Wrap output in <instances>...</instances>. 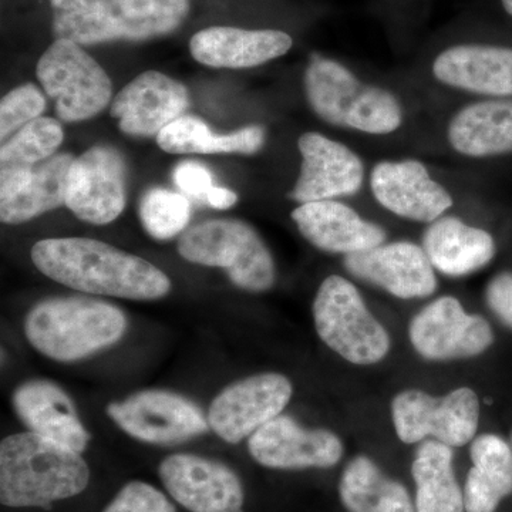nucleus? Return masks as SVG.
<instances>
[{"label":"nucleus","mask_w":512,"mask_h":512,"mask_svg":"<svg viewBox=\"0 0 512 512\" xmlns=\"http://www.w3.org/2000/svg\"><path fill=\"white\" fill-rule=\"evenodd\" d=\"M30 256L47 278L90 295L156 301L171 291L170 278L156 265L97 239H42Z\"/></svg>","instance_id":"nucleus-1"},{"label":"nucleus","mask_w":512,"mask_h":512,"mask_svg":"<svg viewBox=\"0 0 512 512\" xmlns=\"http://www.w3.org/2000/svg\"><path fill=\"white\" fill-rule=\"evenodd\" d=\"M90 470L82 454L39 434L18 433L0 443V503L49 508L86 490Z\"/></svg>","instance_id":"nucleus-2"},{"label":"nucleus","mask_w":512,"mask_h":512,"mask_svg":"<svg viewBox=\"0 0 512 512\" xmlns=\"http://www.w3.org/2000/svg\"><path fill=\"white\" fill-rule=\"evenodd\" d=\"M55 39L80 46L154 39L180 29L191 0H49Z\"/></svg>","instance_id":"nucleus-3"},{"label":"nucleus","mask_w":512,"mask_h":512,"mask_svg":"<svg viewBox=\"0 0 512 512\" xmlns=\"http://www.w3.org/2000/svg\"><path fill=\"white\" fill-rule=\"evenodd\" d=\"M127 318L113 303L86 296L50 298L26 316L25 335L40 355L70 363L116 345Z\"/></svg>","instance_id":"nucleus-4"},{"label":"nucleus","mask_w":512,"mask_h":512,"mask_svg":"<svg viewBox=\"0 0 512 512\" xmlns=\"http://www.w3.org/2000/svg\"><path fill=\"white\" fill-rule=\"evenodd\" d=\"M303 84L313 113L330 126L373 136L392 134L402 126L399 99L389 90L363 83L338 60L313 53Z\"/></svg>","instance_id":"nucleus-5"},{"label":"nucleus","mask_w":512,"mask_h":512,"mask_svg":"<svg viewBox=\"0 0 512 512\" xmlns=\"http://www.w3.org/2000/svg\"><path fill=\"white\" fill-rule=\"evenodd\" d=\"M178 254L191 264L225 269L232 284L248 292H265L275 284L274 258L251 225L241 220H211L185 231Z\"/></svg>","instance_id":"nucleus-6"},{"label":"nucleus","mask_w":512,"mask_h":512,"mask_svg":"<svg viewBox=\"0 0 512 512\" xmlns=\"http://www.w3.org/2000/svg\"><path fill=\"white\" fill-rule=\"evenodd\" d=\"M312 311L322 342L353 365H375L389 353V333L343 276L330 275L322 282Z\"/></svg>","instance_id":"nucleus-7"},{"label":"nucleus","mask_w":512,"mask_h":512,"mask_svg":"<svg viewBox=\"0 0 512 512\" xmlns=\"http://www.w3.org/2000/svg\"><path fill=\"white\" fill-rule=\"evenodd\" d=\"M36 76L47 96L55 101L57 117L63 123L92 119L111 101L110 77L72 40L55 39L40 57Z\"/></svg>","instance_id":"nucleus-8"},{"label":"nucleus","mask_w":512,"mask_h":512,"mask_svg":"<svg viewBox=\"0 0 512 512\" xmlns=\"http://www.w3.org/2000/svg\"><path fill=\"white\" fill-rule=\"evenodd\" d=\"M394 429L403 443L413 444L427 437L450 447H463L476 437L480 402L468 387L443 397L410 389L397 394L392 403Z\"/></svg>","instance_id":"nucleus-9"},{"label":"nucleus","mask_w":512,"mask_h":512,"mask_svg":"<svg viewBox=\"0 0 512 512\" xmlns=\"http://www.w3.org/2000/svg\"><path fill=\"white\" fill-rule=\"evenodd\" d=\"M107 414L128 436L157 446L183 443L210 429L197 404L168 390H141L110 403Z\"/></svg>","instance_id":"nucleus-10"},{"label":"nucleus","mask_w":512,"mask_h":512,"mask_svg":"<svg viewBox=\"0 0 512 512\" xmlns=\"http://www.w3.org/2000/svg\"><path fill=\"white\" fill-rule=\"evenodd\" d=\"M292 394L291 380L281 373L245 377L229 384L212 400L208 412L210 427L227 443H241L281 416Z\"/></svg>","instance_id":"nucleus-11"},{"label":"nucleus","mask_w":512,"mask_h":512,"mask_svg":"<svg viewBox=\"0 0 512 512\" xmlns=\"http://www.w3.org/2000/svg\"><path fill=\"white\" fill-rule=\"evenodd\" d=\"M127 202V164L120 151L94 146L74 158L67 177L66 207L79 220L107 225Z\"/></svg>","instance_id":"nucleus-12"},{"label":"nucleus","mask_w":512,"mask_h":512,"mask_svg":"<svg viewBox=\"0 0 512 512\" xmlns=\"http://www.w3.org/2000/svg\"><path fill=\"white\" fill-rule=\"evenodd\" d=\"M409 336L416 352L434 362L478 356L494 343L490 323L464 311L454 296H443L421 309L410 323Z\"/></svg>","instance_id":"nucleus-13"},{"label":"nucleus","mask_w":512,"mask_h":512,"mask_svg":"<svg viewBox=\"0 0 512 512\" xmlns=\"http://www.w3.org/2000/svg\"><path fill=\"white\" fill-rule=\"evenodd\" d=\"M158 476L168 494L191 512H242L244 487L235 471L195 454L164 458Z\"/></svg>","instance_id":"nucleus-14"},{"label":"nucleus","mask_w":512,"mask_h":512,"mask_svg":"<svg viewBox=\"0 0 512 512\" xmlns=\"http://www.w3.org/2000/svg\"><path fill=\"white\" fill-rule=\"evenodd\" d=\"M301 171L289 197L299 204L352 197L362 188L365 165L345 144L323 134H302L298 140Z\"/></svg>","instance_id":"nucleus-15"},{"label":"nucleus","mask_w":512,"mask_h":512,"mask_svg":"<svg viewBox=\"0 0 512 512\" xmlns=\"http://www.w3.org/2000/svg\"><path fill=\"white\" fill-rule=\"evenodd\" d=\"M256 463L274 470L330 468L343 456L342 440L326 429H306L291 416L275 417L248 441Z\"/></svg>","instance_id":"nucleus-16"},{"label":"nucleus","mask_w":512,"mask_h":512,"mask_svg":"<svg viewBox=\"0 0 512 512\" xmlns=\"http://www.w3.org/2000/svg\"><path fill=\"white\" fill-rule=\"evenodd\" d=\"M376 201L404 220L431 224L453 207V197L419 160L382 161L373 168Z\"/></svg>","instance_id":"nucleus-17"},{"label":"nucleus","mask_w":512,"mask_h":512,"mask_svg":"<svg viewBox=\"0 0 512 512\" xmlns=\"http://www.w3.org/2000/svg\"><path fill=\"white\" fill-rule=\"evenodd\" d=\"M345 268L360 281L400 299L426 298L437 289L430 259L413 242L397 241L346 255Z\"/></svg>","instance_id":"nucleus-18"},{"label":"nucleus","mask_w":512,"mask_h":512,"mask_svg":"<svg viewBox=\"0 0 512 512\" xmlns=\"http://www.w3.org/2000/svg\"><path fill=\"white\" fill-rule=\"evenodd\" d=\"M190 96L187 87L167 74L148 70L138 74L111 101L110 113L124 134L157 137L168 124L183 117Z\"/></svg>","instance_id":"nucleus-19"},{"label":"nucleus","mask_w":512,"mask_h":512,"mask_svg":"<svg viewBox=\"0 0 512 512\" xmlns=\"http://www.w3.org/2000/svg\"><path fill=\"white\" fill-rule=\"evenodd\" d=\"M72 154H55L35 167L0 168V220L19 225L66 205Z\"/></svg>","instance_id":"nucleus-20"},{"label":"nucleus","mask_w":512,"mask_h":512,"mask_svg":"<svg viewBox=\"0 0 512 512\" xmlns=\"http://www.w3.org/2000/svg\"><path fill=\"white\" fill-rule=\"evenodd\" d=\"M431 73L437 82L463 92L507 99L512 97V47L461 42L434 57Z\"/></svg>","instance_id":"nucleus-21"},{"label":"nucleus","mask_w":512,"mask_h":512,"mask_svg":"<svg viewBox=\"0 0 512 512\" xmlns=\"http://www.w3.org/2000/svg\"><path fill=\"white\" fill-rule=\"evenodd\" d=\"M291 217L306 241L330 254H357L386 241L383 228L340 201L306 202L295 208Z\"/></svg>","instance_id":"nucleus-22"},{"label":"nucleus","mask_w":512,"mask_h":512,"mask_svg":"<svg viewBox=\"0 0 512 512\" xmlns=\"http://www.w3.org/2000/svg\"><path fill=\"white\" fill-rule=\"evenodd\" d=\"M292 47V36L279 29L212 26L190 40L192 57L214 69H252L285 56Z\"/></svg>","instance_id":"nucleus-23"},{"label":"nucleus","mask_w":512,"mask_h":512,"mask_svg":"<svg viewBox=\"0 0 512 512\" xmlns=\"http://www.w3.org/2000/svg\"><path fill=\"white\" fill-rule=\"evenodd\" d=\"M13 407L32 433L39 434L82 454L90 434L83 426L76 406L62 387L45 379H32L16 387Z\"/></svg>","instance_id":"nucleus-24"},{"label":"nucleus","mask_w":512,"mask_h":512,"mask_svg":"<svg viewBox=\"0 0 512 512\" xmlns=\"http://www.w3.org/2000/svg\"><path fill=\"white\" fill-rule=\"evenodd\" d=\"M423 249L434 269L453 278L480 271L495 256L491 234L451 215L429 224L423 235Z\"/></svg>","instance_id":"nucleus-25"},{"label":"nucleus","mask_w":512,"mask_h":512,"mask_svg":"<svg viewBox=\"0 0 512 512\" xmlns=\"http://www.w3.org/2000/svg\"><path fill=\"white\" fill-rule=\"evenodd\" d=\"M448 143L458 154L485 158L512 153V97L470 104L451 119Z\"/></svg>","instance_id":"nucleus-26"},{"label":"nucleus","mask_w":512,"mask_h":512,"mask_svg":"<svg viewBox=\"0 0 512 512\" xmlns=\"http://www.w3.org/2000/svg\"><path fill=\"white\" fill-rule=\"evenodd\" d=\"M473 467L464 485L466 512H495L512 494V450L495 434H483L470 447Z\"/></svg>","instance_id":"nucleus-27"},{"label":"nucleus","mask_w":512,"mask_h":512,"mask_svg":"<svg viewBox=\"0 0 512 512\" xmlns=\"http://www.w3.org/2000/svg\"><path fill=\"white\" fill-rule=\"evenodd\" d=\"M453 458V447L437 440L421 441L412 466L417 512L466 511Z\"/></svg>","instance_id":"nucleus-28"},{"label":"nucleus","mask_w":512,"mask_h":512,"mask_svg":"<svg viewBox=\"0 0 512 512\" xmlns=\"http://www.w3.org/2000/svg\"><path fill=\"white\" fill-rule=\"evenodd\" d=\"M339 495L349 512H416L406 487L366 456H357L346 466Z\"/></svg>","instance_id":"nucleus-29"},{"label":"nucleus","mask_w":512,"mask_h":512,"mask_svg":"<svg viewBox=\"0 0 512 512\" xmlns=\"http://www.w3.org/2000/svg\"><path fill=\"white\" fill-rule=\"evenodd\" d=\"M161 150L170 154H251L265 144L261 126L239 128L234 133L215 134L207 123L192 116H183L168 124L157 136Z\"/></svg>","instance_id":"nucleus-30"},{"label":"nucleus","mask_w":512,"mask_h":512,"mask_svg":"<svg viewBox=\"0 0 512 512\" xmlns=\"http://www.w3.org/2000/svg\"><path fill=\"white\" fill-rule=\"evenodd\" d=\"M64 140L60 121L39 117L16 131L0 148V168L35 167L55 156Z\"/></svg>","instance_id":"nucleus-31"},{"label":"nucleus","mask_w":512,"mask_h":512,"mask_svg":"<svg viewBox=\"0 0 512 512\" xmlns=\"http://www.w3.org/2000/svg\"><path fill=\"white\" fill-rule=\"evenodd\" d=\"M140 220L150 237L168 241L180 235L191 220V204L180 192L151 188L140 202Z\"/></svg>","instance_id":"nucleus-32"},{"label":"nucleus","mask_w":512,"mask_h":512,"mask_svg":"<svg viewBox=\"0 0 512 512\" xmlns=\"http://www.w3.org/2000/svg\"><path fill=\"white\" fill-rule=\"evenodd\" d=\"M46 99L35 84L26 83L6 94L0 103V138L8 140L30 121L42 117Z\"/></svg>","instance_id":"nucleus-33"},{"label":"nucleus","mask_w":512,"mask_h":512,"mask_svg":"<svg viewBox=\"0 0 512 512\" xmlns=\"http://www.w3.org/2000/svg\"><path fill=\"white\" fill-rule=\"evenodd\" d=\"M103 512H175V507L153 485L131 481L121 488Z\"/></svg>","instance_id":"nucleus-34"},{"label":"nucleus","mask_w":512,"mask_h":512,"mask_svg":"<svg viewBox=\"0 0 512 512\" xmlns=\"http://www.w3.org/2000/svg\"><path fill=\"white\" fill-rule=\"evenodd\" d=\"M175 185L185 194L205 201L208 192L214 187V177L204 165L195 161H183L175 167Z\"/></svg>","instance_id":"nucleus-35"},{"label":"nucleus","mask_w":512,"mask_h":512,"mask_svg":"<svg viewBox=\"0 0 512 512\" xmlns=\"http://www.w3.org/2000/svg\"><path fill=\"white\" fill-rule=\"evenodd\" d=\"M485 301L507 328L512 329V274L503 272L491 279L485 291Z\"/></svg>","instance_id":"nucleus-36"},{"label":"nucleus","mask_w":512,"mask_h":512,"mask_svg":"<svg viewBox=\"0 0 512 512\" xmlns=\"http://www.w3.org/2000/svg\"><path fill=\"white\" fill-rule=\"evenodd\" d=\"M237 201L238 197L234 191L228 190V188L215 187L214 185L205 197L204 202L215 210H229L237 204Z\"/></svg>","instance_id":"nucleus-37"},{"label":"nucleus","mask_w":512,"mask_h":512,"mask_svg":"<svg viewBox=\"0 0 512 512\" xmlns=\"http://www.w3.org/2000/svg\"><path fill=\"white\" fill-rule=\"evenodd\" d=\"M501 5H503V9L507 15H510L512 18V0H501Z\"/></svg>","instance_id":"nucleus-38"},{"label":"nucleus","mask_w":512,"mask_h":512,"mask_svg":"<svg viewBox=\"0 0 512 512\" xmlns=\"http://www.w3.org/2000/svg\"><path fill=\"white\" fill-rule=\"evenodd\" d=\"M510 446H511V450H512V434H511V444H510Z\"/></svg>","instance_id":"nucleus-39"}]
</instances>
